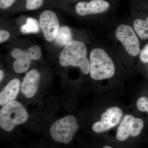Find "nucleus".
I'll list each match as a JSON object with an SVG mask.
<instances>
[{"label": "nucleus", "mask_w": 148, "mask_h": 148, "mask_svg": "<svg viewBox=\"0 0 148 148\" xmlns=\"http://www.w3.org/2000/svg\"><path fill=\"white\" fill-rule=\"evenodd\" d=\"M87 49L83 42L72 40L66 45L59 56L61 66L79 67L83 73L87 75L90 71V62L86 56Z\"/></svg>", "instance_id": "obj_1"}, {"label": "nucleus", "mask_w": 148, "mask_h": 148, "mask_svg": "<svg viewBox=\"0 0 148 148\" xmlns=\"http://www.w3.org/2000/svg\"><path fill=\"white\" fill-rule=\"evenodd\" d=\"M89 72L91 77L96 80L110 78L114 75L113 61L103 49L96 48L91 51Z\"/></svg>", "instance_id": "obj_2"}, {"label": "nucleus", "mask_w": 148, "mask_h": 148, "mask_svg": "<svg viewBox=\"0 0 148 148\" xmlns=\"http://www.w3.org/2000/svg\"><path fill=\"white\" fill-rule=\"evenodd\" d=\"M28 118L29 114L24 106L18 101H11L0 110V127L10 132L16 125L26 122Z\"/></svg>", "instance_id": "obj_3"}, {"label": "nucleus", "mask_w": 148, "mask_h": 148, "mask_svg": "<svg viewBox=\"0 0 148 148\" xmlns=\"http://www.w3.org/2000/svg\"><path fill=\"white\" fill-rule=\"evenodd\" d=\"M79 127L75 116H67L58 120L51 125L50 134L56 142L68 144L71 141Z\"/></svg>", "instance_id": "obj_4"}, {"label": "nucleus", "mask_w": 148, "mask_h": 148, "mask_svg": "<svg viewBox=\"0 0 148 148\" xmlns=\"http://www.w3.org/2000/svg\"><path fill=\"white\" fill-rule=\"evenodd\" d=\"M10 56L15 59L12 64L14 71L18 74L25 73L29 70L33 60H39L42 51L38 45L32 46L26 50L16 47L10 52Z\"/></svg>", "instance_id": "obj_5"}, {"label": "nucleus", "mask_w": 148, "mask_h": 148, "mask_svg": "<svg viewBox=\"0 0 148 148\" xmlns=\"http://www.w3.org/2000/svg\"><path fill=\"white\" fill-rule=\"evenodd\" d=\"M115 34L130 55L136 56L139 54L140 42L132 27L125 24L120 25L116 30Z\"/></svg>", "instance_id": "obj_6"}, {"label": "nucleus", "mask_w": 148, "mask_h": 148, "mask_svg": "<svg viewBox=\"0 0 148 148\" xmlns=\"http://www.w3.org/2000/svg\"><path fill=\"white\" fill-rule=\"evenodd\" d=\"M39 23L45 40L49 42L54 41L60 28L56 14L51 10L44 11L40 14Z\"/></svg>", "instance_id": "obj_7"}, {"label": "nucleus", "mask_w": 148, "mask_h": 148, "mask_svg": "<svg viewBox=\"0 0 148 148\" xmlns=\"http://www.w3.org/2000/svg\"><path fill=\"white\" fill-rule=\"evenodd\" d=\"M144 126V122L141 119L126 115L118 128L117 139L123 141L127 140L130 136L137 137L140 135Z\"/></svg>", "instance_id": "obj_8"}, {"label": "nucleus", "mask_w": 148, "mask_h": 148, "mask_svg": "<svg viewBox=\"0 0 148 148\" xmlns=\"http://www.w3.org/2000/svg\"><path fill=\"white\" fill-rule=\"evenodd\" d=\"M122 116V111L119 108H110L102 114L101 120L93 125L92 130L98 133L108 131L118 124Z\"/></svg>", "instance_id": "obj_9"}, {"label": "nucleus", "mask_w": 148, "mask_h": 148, "mask_svg": "<svg viewBox=\"0 0 148 148\" xmlns=\"http://www.w3.org/2000/svg\"><path fill=\"white\" fill-rule=\"evenodd\" d=\"M40 79V74L36 69H32L25 75L21 84V92L27 98H32L36 94Z\"/></svg>", "instance_id": "obj_10"}, {"label": "nucleus", "mask_w": 148, "mask_h": 148, "mask_svg": "<svg viewBox=\"0 0 148 148\" xmlns=\"http://www.w3.org/2000/svg\"><path fill=\"white\" fill-rule=\"evenodd\" d=\"M110 4L104 0H92L89 2H80L75 6L77 14L83 16L103 13L108 10Z\"/></svg>", "instance_id": "obj_11"}, {"label": "nucleus", "mask_w": 148, "mask_h": 148, "mask_svg": "<svg viewBox=\"0 0 148 148\" xmlns=\"http://www.w3.org/2000/svg\"><path fill=\"white\" fill-rule=\"evenodd\" d=\"M20 80L14 78L11 80L0 92V106L14 101L17 98L20 90Z\"/></svg>", "instance_id": "obj_12"}, {"label": "nucleus", "mask_w": 148, "mask_h": 148, "mask_svg": "<svg viewBox=\"0 0 148 148\" xmlns=\"http://www.w3.org/2000/svg\"><path fill=\"white\" fill-rule=\"evenodd\" d=\"M71 30L69 27H60L56 38L55 42L60 47H65L69 42L73 40Z\"/></svg>", "instance_id": "obj_13"}, {"label": "nucleus", "mask_w": 148, "mask_h": 148, "mask_svg": "<svg viewBox=\"0 0 148 148\" xmlns=\"http://www.w3.org/2000/svg\"><path fill=\"white\" fill-rule=\"evenodd\" d=\"M39 23L36 18L29 17L26 23L20 28V32L23 34H37L40 31Z\"/></svg>", "instance_id": "obj_14"}, {"label": "nucleus", "mask_w": 148, "mask_h": 148, "mask_svg": "<svg viewBox=\"0 0 148 148\" xmlns=\"http://www.w3.org/2000/svg\"><path fill=\"white\" fill-rule=\"evenodd\" d=\"M134 29L142 39L148 38V17L145 20L137 19L133 23Z\"/></svg>", "instance_id": "obj_15"}, {"label": "nucleus", "mask_w": 148, "mask_h": 148, "mask_svg": "<svg viewBox=\"0 0 148 148\" xmlns=\"http://www.w3.org/2000/svg\"><path fill=\"white\" fill-rule=\"evenodd\" d=\"M2 26L0 25V44L7 42L12 36L11 32L9 29L3 28Z\"/></svg>", "instance_id": "obj_16"}, {"label": "nucleus", "mask_w": 148, "mask_h": 148, "mask_svg": "<svg viewBox=\"0 0 148 148\" xmlns=\"http://www.w3.org/2000/svg\"><path fill=\"white\" fill-rule=\"evenodd\" d=\"M26 8L29 10L38 9L42 6L44 0H26Z\"/></svg>", "instance_id": "obj_17"}, {"label": "nucleus", "mask_w": 148, "mask_h": 148, "mask_svg": "<svg viewBox=\"0 0 148 148\" xmlns=\"http://www.w3.org/2000/svg\"><path fill=\"white\" fill-rule=\"evenodd\" d=\"M137 108L143 112H147L148 114V98L146 97H141L137 103Z\"/></svg>", "instance_id": "obj_18"}, {"label": "nucleus", "mask_w": 148, "mask_h": 148, "mask_svg": "<svg viewBox=\"0 0 148 148\" xmlns=\"http://www.w3.org/2000/svg\"><path fill=\"white\" fill-rule=\"evenodd\" d=\"M16 0H0V10H5L11 7Z\"/></svg>", "instance_id": "obj_19"}, {"label": "nucleus", "mask_w": 148, "mask_h": 148, "mask_svg": "<svg viewBox=\"0 0 148 148\" xmlns=\"http://www.w3.org/2000/svg\"><path fill=\"white\" fill-rule=\"evenodd\" d=\"M141 61L144 63H148V44L144 47L140 54Z\"/></svg>", "instance_id": "obj_20"}, {"label": "nucleus", "mask_w": 148, "mask_h": 148, "mask_svg": "<svg viewBox=\"0 0 148 148\" xmlns=\"http://www.w3.org/2000/svg\"><path fill=\"white\" fill-rule=\"evenodd\" d=\"M4 75V72L2 70L0 69V82L3 79Z\"/></svg>", "instance_id": "obj_21"}, {"label": "nucleus", "mask_w": 148, "mask_h": 148, "mask_svg": "<svg viewBox=\"0 0 148 148\" xmlns=\"http://www.w3.org/2000/svg\"><path fill=\"white\" fill-rule=\"evenodd\" d=\"M103 148H113L112 147H110L109 146H106L105 147H103Z\"/></svg>", "instance_id": "obj_22"}]
</instances>
